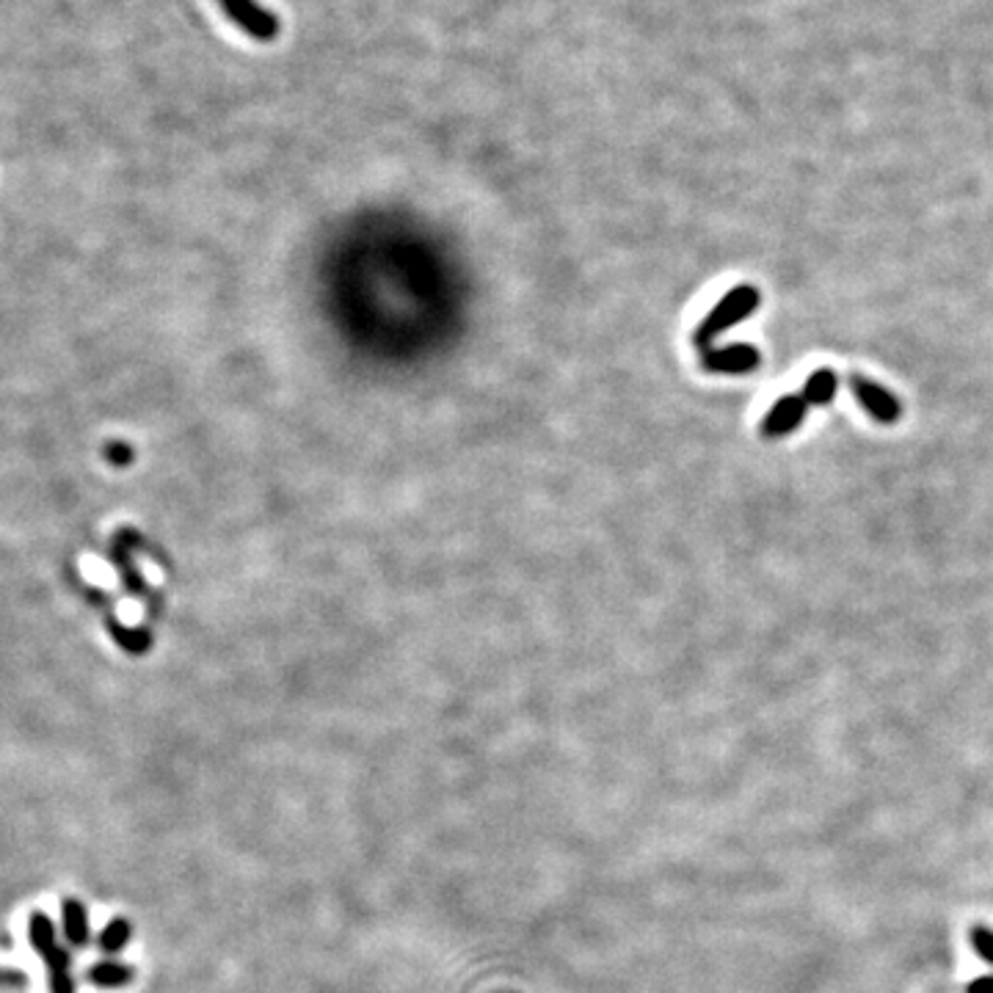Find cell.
I'll return each mask as SVG.
<instances>
[{"label": "cell", "mask_w": 993, "mask_h": 993, "mask_svg": "<svg viewBox=\"0 0 993 993\" xmlns=\"http://www.w3.org/2000/svg\"><path fill=\"white\" fill-rule=\"evenodd\" d=\"M28 941L34 952L47 966V985L50 993H75V974H72V955L67 947L58 944V933L53 919L42 911H34L28 919Z\"/></svg>", "instance_id": "1"}, {"label": "cell", "mask_w": 993, "mask_h": 993, "mask_svg": "<svg viewBox=\"0 0 993 993\" xmlns=\"http://www.w3.org/2000/svg\"><path fill=\"white\" fill-rule=\"evenodd\" d=\"M762 304V296L754 285H737L731 287L726 296L720 298L715 307L709 309V315L696 329V345L701 351H707L715 343V337H720L723 331L734 329L737 323L745 318H751L756 309Z\"/></svg>", "instance_id": "2"}, {"label": "cell", "mask_w": 993, "mask_h": 993, "mask_svg": "<svg viewBox=\"0 0 993 993\" xmlns=\"http://www.w3.org/2000/svg\"><path fill=\"white\" fill-rule=\"evenodd\" d=\"M850 392L861 409H867V414L880 425H894L900 420L902 414V403L897 400V395L891 389L880 387L875 381H869L867 376L861 373H850Z\"/></svg>", "instance_id": "3"}, {"label": "cell", "mask_w": 993, "mask_h": 993, "mask_svg": "<svg viewBox=\"0 0 993 993\" xmlns=\"http://www.w3.org/2000/svg\"><path fill=\"white\" fill-rule=\"evenodd\" d=\"M216 3L227 12L229 20L252 39L271 42L279 36V17L263 9V6H257L254 0H216Z\"/></svg>", "instance_id": "4"}, {"label": "cell", "mask_w": 993, "mask_h": 993, "mask_svg": "<svg viewBox=\"0 0 993 993\" xmlns=\"http://www.w3.org/2000/svg\"><path fill=\"white\" fill-rule=\"evenodd\" d=\"M701 365L707 367L709 373H720V376H745L762 365V354L756 345L748 343L720 345V348L701 351Z\"/></svg>", "instance_id": "5"}, {"label": "cell", "mask_w": 993, "mask_h": 993, "mask_svg": "<svg viewBox=\"0 0 993 993\" xmlns=\"http://www.w3.org/2000/svg\"><path fill=\"white\" fill-rule=\"evenodd\" d=\"M806 411H809V403L803 395H781V398L767 409L765 420H762V436L767 439H781V436H789L798 431L803 420H806Z\"/></svg>", "instance_id": "6"}, {"label": "cell", "mask_w": 993, "mask_h": 993, "mask_svg": "<svg viewBox=\"0 0 993 993\" xmlns=\"http://www.w3.org/2000/svg\"><path fill=\"white\" fill-rule=\"evenodd\" d=\"M61 930H64V938H67V944L72 949L89 947V941H92L89 911L75 897H64L61 900Z\"/></svg>", "instance_id": "7"}, {"label": "cell", "mask_w": 993, "mask_h": 993, "mask_svg": "<svg viewBox=\"0 0 993 993\" xmlns=\"http://www.w3.org/2000/svg\"><path fill=\"white\" fill-rule=\"evenodd\" d=\"M133 980H136V969L127 966V963H119V960H100L86 971V982L94 988H103V991L125 988Z\"/></svg>", "instance_id": "8"}, {"label": "cell", "mask_w": 993, "mask_h": 993, "mask_svg": "<svg viewBox=\"0 0 993 993\" xmlns=\"http://www.w3.org/2000/svg\"><path fill=\"white\" fill-rule=\"evenodd\" d=\"M836 389H839V376H836L831 367H820V370H814L806 378L800 395L806 398L809 406H828L836 398Z\"/></svg>", "instance_id": "9"}, {"label": "cell", "mask_w": 993, "mask_h": 993, "mask_svg": "<svg viewBox=\"0 0 993 993\" xmlns=\"http://www.w3.org/2000/svg\"><path fill=\"white\" fill-rule=\"evenodd\" d=\"M130 938H133V925H130L127 919H122V916H116V919H111V922L103 927V933L97 936V947H100L103 955L114 958V955H119V952L127 947Z\"/></svg>", "instance_id": "10"}, {"label": "cell", "mask_w": 993, "mask_h": 993, "mask_svg": "<svg viewBox=\"0 0 993 993\" xmlns=\"http://www.w3.org/2000/svg\"><path fill=\"white\" fill-rule=\"evenodd\" d=\"M971 944H974V949H977L982 958L988 960V963L993 966V930L977 925L974 930H971ZM966 993H993V977H982V980H974L969 988H966Z\"/></svg>", "instance_id": "11"}]
</instances>
